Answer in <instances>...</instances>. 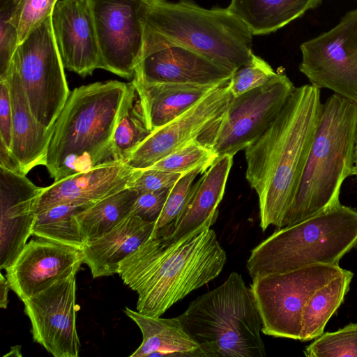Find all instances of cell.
<instances>
[{"label": "cell", "instance_id": "obj_1", "mask_svg": "<svg viewBox=\"0 0 357 357\" xmlns=\"http://www.w3.org/2000/svg\"><path fill=\"white\" fill-rule=\"evenodd\" d=\"M320 98L312 84L295 86L278 116L245 149V178L258 197L263 231L283 227L317 131Z\"/></svg>", "mask_w": 357, "mask_h": 357}, {"label": "cell", "instance_id": "obj_2", "mask_svg": "<svg viewBox=\"0 0 357 357\" xmlns=\"http://www.w3.org/2000/svg\"><path fill=\"white\" fill-rule=\"evenodd\" d=\"M216 220L178 239L151 236L120 263L117 274L137 293L138 312L160 317L220 275L227 254L211 229Z\"/></svg>", "mask_w": 357, "mask_h": 357}, {"label": "cell", "instance_id": "obj_3", "mask_svg": "<svg viewBox=\"0 0 357 357\" xmlns=\"http://www.w3.org/2000/svg\"><path fill=\"white\" fill-rule=\"evenodd\" d=\"M130 83L75 88L52 128L45 167L54 181L114 160L112 137Z\"/></svg>", "mask_w": 357, "mask_h": 357}, {"label": "cell", "instance_id": "obj_4", "mask_svg": "<svg viewBox=\"0 0 357 357\" xmlns=\"http://www.w3.org/2000/svg\"><path fill=\"white\" fill-rule=\"evenodd\" d=\"M142 24V54L178 45L233 73L253 53L252 33L228 8H204L192 0H149Z\"/></svg>", "mask_w": 357, "mask_h": 357}, {"label": "cell", "instance_id": "obj_5", "mask_svg": "<svg viewBox=\"0 0 357 357\" xmlns=\"http://www.w3.org/2000/svg\"><path fill=\"white\" fill-rule=\"evenodd\" d=\"M356 141L357 102L332 94L322 104L317 131L283 227L340 204L342 185L354 175Z\"/></svg>", "mask_w": 357, "mask_h": 357}, {"label": "cell", "instance_id": "obj_6", "mask_svg": "<svg viewBox=\"0 0 357 357\" xmlns=\"http://www.w3.org/2000/svg\"><path fill=\"white\" fill-rule=\"evenodd\" d=\"M178 317L204 357L266 355L252 291L238 273H231L222 284L195 298Z\"/></svg>", "mask_w": 357, "mask_h": 357}, {"label": "cell", "instance_id": "obj_7", "mask_svg": "<svg viewBox=\"0 0 357 357\" xmlns=\"http://www.w3.org/2000/svg\"><path fill=\"white\" fill-rule=\"evenodd\" d=\"M357 245V211L338 206L275 230L250 252L252 278L317 264H338Z\"/></svg>", "mask_w": 357, "mask_h": 357}, {"label": "cell", "instance_id": "obj_8", "mask_svg": "<svg viewBox=\"0 0 357 357\" xmlns=\"http://www.w3.org/2000/svg\"><path fill=\"white\" fill-rule=\"evenodd\" d=\"M36 120L51 129L70 91L54 40L52 15L17 46L10 63Z\"/></svg>", "mask_w": 357, "mask_h": 357}, {"label": "cell", "instance_id": "obj_9", "mask_svg": "<svg viewBox=\"0 0 357 357\" xmlns=\"http://www.w3.org/2000/svg\"><path fill=\"white\" fill-rule=\"evenodd\" d=\"M295 86L283 73L232 97L221 116L197 139L217 156L234 155L255 142L278 116Z\"/></svg>", "mask_w": 357, "mask_h": 357}, {"label": "cell", "instance_id": "obj_10", "mask_svg": "<svg viewBox=\"0 0 357 357\" xmlns=\"http://www.w3.org/2000/svg\"><path fill=\"white\" fill-rule=\"evenodd\" d=\"M344 269L317 264L252 278V291L261 319V332L300 340L304 307L312 294Z\"/></svg>", "mask_w": 357, "mask_h": 357}, {"label": "cell", "instance_id": "obj_11", "mask_svg": "<svg viewBox=\"0 0 357 357\" xmlns=\"http://www.w3.org/2000/svg\"><path fill=\"white\" fill-rule=\"evenodd\" d=\"M300 49L299 70L310 84L357 102V8Z\"/></svg>", "mask_w": 357, "mask_h": 357}, {"label": "cell", "instance_id": "obj_12", "mask_svg": "<svg viewBox=\"0 0 357 357\" xmlns=\"http://www.w3.org/2000/svg\"><path fill=\"white\" fill-rule=\"evenodd\" d=\"M149 0H89L100 68L133 78L143 48L142 17Z\"/></svg>", "mask_w": 357, "mask_h": 357}, {"label": "cell", "instance_id": "obj_13", "mask_svg": "<svg viewBox=\"0 0 357 357\" xmlns=\"http://www.w3.org/2000/svg\"><path fill=\"white\" fill-rule=\"evenodd\" d=\"M75 275L59 280L23 301L33 341L54 357L79 356Z\"/></svg>", "mask_w": 357, "mask_h": 357}, {"label": "cell", "instance_id": "obj_14", "mask_svg": "<svg viewBox=\"0 0 357 357\" xmlns=\"http://www.w3.org/2000/svg\"><path fill=\"white\" fill-rule=\"evenodd\" d=\"M232 97L229 81L215 88L188 110L153 131L124 162L137 170L151 167L188 142L197 139L221 116Z\"/></svg>", "mask_w": 357, "mask_h": 357}, {"label": "cell", "instance_id": "obj_15", "mask_svg": "<svg viewBox=\"0 0 357 357\" xmlns=\"http://www.w3.org/2000/svg\"><path fill=\"white\" fill-rule=\"evenodd\" d=\"M84 263L82 250L34 236L26 244L6 277L23 302L54 282L76 275Z\"/></svg>", "mask_w": 357, "mask_h": 357}, {"label": "cell", "instance_id": "obj_16", "mask_svg": "<svg viewBox=\"0 0 357 357\" xmlns=\"http://www.w3.org/2000/svg\"><path fill=\"white\" fill-rule=\"evenodd\" d=\"M43 188L24 174L0 167V268L17 258L32 236L36 208Z\"/></svg>", "mask_w": 357, "mask_h": 357}, {"label": "cell", "instance_id": "obj_17", "mask_svg": "<svg viewBox=\"0 0 357 357\" xmlns=\"http://www.w3.org/2000/svg\"><path fill=\"white\" fill-rule=\"evenodd\" d=\"M232 73L190 49L166 45L142 54L132 79L146 84L220 86L229 82Z\"/></svg>", "mask_w": 357, "mask_h": 357}, {"label": "cell", "instance_id": "obj_18", "mask_svg": "<svg viewBox=\"0 0 357 357\" xmlns=\"http://www.w3.org/2000/svg\"><path fill=\"white\" fill-rule=\"evenodd\" d=\"M52 27L64 68L82 77L100 68L89 0H59L52 14Z\"/></svg>", "mask_w": 357, "mask_h": 357}, {"label": "cell", "instance_id": "obj_19", "mask_svg": "<svg viewBox=\"0 0 357 357\" xmlns=\"http://www.w3.org/2000/svg\"><path fill=\"white\" fill-rule=\"evenodd\" d=\"M139 171L112 160L56 181L43 188L36 213L63 203L96 202L126 188Z\"/></svg>", "mask_w": 357, "mask_h": 357}, {"label": "cell", "instance_id": "obj_20", "mask_svg": "<svg viewBox=\"0 0 357 357\" xmlns=\"http://www.w3.org/2000/svg\"><path fill=\"white\" fill-rule=\"evenodd\" d=\"M233 155L218 157L204 174L193 184L187 200L174 222L155 235L178 239L195 230L206 221L217 218L227 178L232 166Z\"/></svg>", "mask_w": 357, "mask_h": 357}, {"label": "cell", "instance_id": "obj_21", "mask_svg": "<svg viewBox=\"0 0 357 357\" xmlns=\"http://www.w3.org/2000/svg\"><path fill=\"white\" fill-rule=\"evenodd\" d=\"M13 109L10 151L24 175L38 165H45L52 128L34 117L16 72L10 67L6 77Z\"/></svg>", "mask_w": 357, "mask_h": 357}, {"label": "cell", "instance_id": "obj_22", "mask_svg": "<svg viewBox=\"0 0 357 357\" xmlns=\"http://www.w3.org/2000/svg\"><path fill=\"white\" fill-rule=\"evenodd\" d=\"M155 222L130 214L100 237L82 248L84 263L97 278L118 273L120 263L148 240Z\"/></svg>", "mask_w": 357, "mask_h": 357}, {"label": "cell", "instance_id": "obj_23", "mask_svg": "<svg viewBox=\"0 0 357 357\" xmlns=\"http://www.w3.org/2000/svg\"><path fill=\"white\" fill-rule=\"evenodd\" d=\"M131 82L147 128L151 132L188 110L219 86L190 84H146L134 79Z\"/></svg>", "mask_w": 357, "mask_h": 357}, {"label": "cell", "instance_id": "obj_24", "mask_svg": "<svg viewBox=\"0 0 357 357\" xmlns=\"http://www.w3.org/2000/svg\"><path fill=\"white\" fill-rule=\"evenodd\" d=\"M123 311L142 334L141 344L130 357H204L199 345L185 331L179 317H152L128 307Z\"/></svg>", "mask_w": 357, "mask_h": 357}, {"label": "cell", "instance_id": "obj_25", "mask_svg": "<svg viewBox=\"0 0 357 357\" xmlns=\"http://www.w3.org/2000/svg\"><path fill=\"white\" fill-rule=\"evenodd\" d=\"M322 0H231L228 9L243 21L252 35H266L284 27Z\"/></svg>", "mask_w": 357, "mask_h": 357}, {"label": "cell", "instance_id": "obj_26", "mask_svg": "<svg viewBox=\"0 0 357 357\" xmlns=\"http://www.w3.org/2000/svg\"><path fill=\"white\" fill-rule=\"evenodd\" d=\"M139 193L126 187L73 216L85 243L100 237L131 214Z\"/></svg>", "mask_w": 357, "mask_h": 357}, {"label": "cell", "instance_id": "obj_27", "mask_svg": "<svg viewBox=\"0 0 357 357\" xmlns=\"http://www.w3.org/2000/svg\"><path fill=\"white\" fill-rule=\"evenodd\" d=\"M353 278V273L344 270L339 275L317 289L309 298L301 319V341L318 337L342 304Z\"/></svg>", "mask_w": 357, "mask_h": 357}, {"label": "cell", "instance_id": "obj_28", "mask_svg": "<svg viewBox=\"0 0 357 357\" xmlns=\"http://www.w3.org/2000/svg\"><path fill=\"white\" fill-rule=\"evenodd\" d=\"M93 203H63L37 213L32 236L82 249L85 242L73 216Z\"/></svg>", "mask_w": 357, "mask_h": 357}, {"label": "cell", "instance_id": "obj_29", "mask_svg": "<svg viewBox=\"0 0 357 357\" xmlns=\"http://www.w3.org/2000/svg\"><path fill=\"white\" fill-rule=\"evenodd\" d=\"M151 133L139 106L135 89L130 82L113 134L114 160L124 162Z\"/></svg>", "mask_w": 357, "mask_h": 357}, {"label": "cell", "instance_id": "obj_30", "mask_svg": "<svg viewBox=\"0 0 357 357\" xmlns=\"http://www.w3.org/2000/svg\"><path fill=\"white\" fill-rule=\"evenodd\" d=\"M59 0H0V8L8 13L15 26L19 43L51 16Z\"/></svg>", "mask_w": 357, "mask_h": 357}, {"label": "cell", "instance_id": "obj_31", "mask_svg": "<svg viewBox=\"0 0 357 357\" xmlns=\"http://www.w3.org/2000/svg\"><path fill=\"white\" fill-rule=\"evenodd\" d=\"M217 158L218 156L210 149L194 139L150 168L185 174L197 168L208 169Z\"/></svg>", "mask_w": 357, "mask_h": 357}, {"label": "cell", "instance_id": "obj_32", "mask_svg": "<svg viewBox=\"0 0 357 357\" xmlns=\"http://www.w3.org/2000/svg\"><path fill=\"white\" fill-rule=\"evenodd\" d=\"M304 353L308 357H357V324L322 333Z\"/></svg>", "mask_w": 357, "mask_h": 357}, {"label": "cell", "instance_id": "obj_33", "mask_svg": "<svg viewBox=\"0 0 357 357\" xmlns=\"http://www.w3.org/2000/svg\"><path fill=\"white\" fill-rule=\"evenodd\" d=\"M276 73L266 61L252 53L250 59L231 75L229 84L232 96L237 97L264 85Z\"/></svg>", "mask_w": 357, "mask_h": 357}, {"label": "cell", "instance_id": "obj_34", "mask_svg": "<svg viewBox=\"0 0 357 357\" xmlns=\"http://www.w3.org/2000/svg\"><path fill=\"white\" fill-rule=\"evenodd\" d=\"M204 168H197L184 174L172 187L164 208L155 222L153 231L151 236L160 230L171 226L181 213L196 177L205 172Z\"/></svg>", "mask_w": 357, "mask_h": 357}, {"label": "cell", "instance_id": "obj_35", "mask_svg": "<svg viewBox=\"0 0 357 357\" xmlns=\"http://www.w3.org/2000/svg\"><path fill=\"white\" fill-rule=\"evenodd\" d=\"M183 174L149 167L140 170L127 187L139 194L162 190L171 188Z\"/></svg>", "mask_w": 357, "mask_h": 357}, {"label": "cell", "instance_id": "obj_36", "mask_svg": "<svg viewBox=\"0 0 357 357\" xmlns=\"http://www.w3.org/2000/svg\"><path fill=\"white\" fill-rule=\"evenodd\" d=\"M19 44L15 26L6 11L0 8V79L6 77L11 59Z\"/></svg>", "mask_w": 357, "mask_h": 357}, {"label": "cell", "instance_id": "obj_37", "mask_svg": "<svg viewBox=\"0 0 357 357\" xmlns=\"http://www.w3.org/2000/svg\"><path fill=\"white\" fill-rule=\"evenodd\" d=\"M171 188L139 194L131 214L145 221L155 222L164 208Z\"/></svg>", "mask_w": 357, "mask_h": 357}, {"label": "cell", "instance_id": "obj_38", "mask_svg": "<svg viewBox=\"0 0 357 357\" xmlns=\"http://www.w3.org/2000/svg\"><path fill=\"white\" fill-rule=\"evenodd\" d=\"M13 109L9 86L6 79H0V140L10 149Z\"/></svg>", "mask_w": 357, "mask_h": 357}, {"label": "cell", "instance_id": "obj_39", "mask_svg": "<svg viewBox=\"0 0 357 357\" xmlns=\"http://www.w3.org/2000/svg\"><path fill=\"white\" fill-rule=\"evenodd\" d=\"M0 167L13 172L24 174L19 162L12 153L10 149L1 140Z\"/></svg>", "mask_w": 357, "mask_h": 357}, {"label": "cell", "instance_id": "obj_40", "mask_svg": "<svg viewBox=\"0 0 357 357\" xmlns=\"http://www.w3.org/2000/svg\"><path fill=\"white\" fill-rule=\"evenodd\" d=\"M10 289L8 280L3 275L0 273V307L6 309L8 306V290Z\"/></svg>", "mask_w": 357, "mask_h": 357}, {"label": "cell", "instance_id": "obj_41", "mask_svg": "<svg viewBox=\"0 0 357 357\" xmlns=\"http://www.w3.org/2000/svg\"><path fill=\"white\" fill-rule=\"evenodd\" d=\"M21 356V347L20 345H16L10 348V351L6 354L4 356Z\"/></svg>", "mask_w": 357, "mask_h": 357}, {"label": "cell", "instance_id": "obj_42", "mask_svg": "<svg viewBox=\"0 0 357 357\" xmlns=\"http://www.w3.org/2000/svg\"><path fill=\"white\" fill-rule=\"evenodd\" d=\"M354 175L357 178V141L356 145V155H355V165H354Z\"/></svg>", "mask_w": 357, "mask_h": 357}, {"label": "cell", "instance_id": "obj_43", "mask_svg": "<svg viewBox=\"0 0 357 357\" xmlns=\"http://www.w3.org/2000/svg\"><path fill=\"white\" fill-rule=\"evenodd\" d=\"M357 1V0H356Z\"/></svg>", "mask_w": 357, "mask_h": 357}]
</instances>
